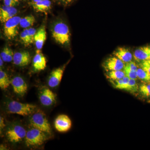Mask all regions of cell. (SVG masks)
Instances as JSON below:
<instances>
[{
  "mask_svg": "<svg viewBox=\"0 0 150 150\" xmlns=\"http://www.w3.org/2000/svg\"><path fill=\"white\" fill-rule=\"evenodd\" d=\"M134 57L137 62H141L150 59V46H142L134 51Z\"/></svg>",
  "mask_w": 150,
  "mask_h": 150,
  "instance_id": "obj_15",
  "label": "cell"
},
{
  "mask_svg": "<svg viewBox=\"0 0 150 150\" xmlns=\"http://www.w3.org/2000/svg\"><path fill=\"white\" fill-rule=\"evenodd\" d=\"M123 71L125 73L126 76L128 77L130 79H134L136 80L138 78L137 71H132L125 67H124Z\"/></svg>",
  "mask_w": 150,
  "mask_h": 150,
  "instance_id": "obj_28",
  "label": "cell"
},
{
  "mask_svg": "<svg viewBox=\"0 0 150 150\" xmlns=\"http://www.w3.org/2000/svg\"><path fill=\"white\" fill-rule=\"evenodd\" d=\"M66 65L52 71L48 78V84L50 87L56 88L61 83L66 68Z\"/></svg>",
  "mask_w": 150,
  "mask_h": 150,
  "instance_id": "obj_11",
  "label": "cell"
},
{
  "mask_svg": "<svg viewBox=\"0 0 150 150\" xmlns=\"http://www.w3.org/2000/svg\"><path fill=\"white\" fill-rule=\"evenodd\" d=\"M139 91L142 96L150 98V82H144L139 87Z\"/></svg>",
  "mask_w": 150,
  "mask_h": 150,
  "instance_id": "obj_24",
  "label": "cell"
},
{
  "mask_svg": "<svg viewBox=\"0 0 150 150\" xmlns=\"http://www.w3.org/2000/svg\"><path fill=\"white\" fill-rule=\"evenodd\" d=\"M52 37L57 43L62 46L69 44L71 33L69 26L65 23L58 21L54 23L51 27Z\"/></svg>",
  "mask_w": 150,
  "mask_h": 150,
  "instance_id": "obj_1",
  "label": "cell"
},
{
  "mask_svg": "<svg viewBox=\"0 0 150 150\" xmlns=\"http://www.w3.org/2000/svg\"><path fill=\"white\" fill-rule=\"evenodd\" d=\"M72 126V121L68 115L62 114L56 118L54 122L55 129L59 132L69 131Z\"/></svg>",
  "mask_w": 150,
  "mask_h": 150,
  "instance_id": "obj_10",
  "label": "cell"
},
{
  "mask_svg": "<svg viewBox=\"0 0 150 150\" xmlns=\"http://www.w3.org/2000/svg\"><path fill=\"white\" fill-rule=\"evenodd\" d=\"M123 90L134 93L138 92L139 90V87L137 84L136 80L130 79L129 82L126 85Z\"/></svg>",
  "mask_w": 150,
  "mask_h": 150,
  "instance_id": "obj_26",
  "label": "cell"
},
{
  "mask_svg": "<svg viewBox=\"0 0 150 150\" xmlns=\"http://www.w3.org/2000/svg\"><path fill=\"white\" fill-rule=\"evenodd\" d=\"M21 18L15 16L5 23L4 26V33L6 38L12 40L16 37L18 33Z\"/></svg>",
  "mask_w": 150,
  "mask_h": 150,
  "instance_id": "obj_6",
  "label": "cell"
},
{
  "mask_svg": "<svg viewBox=\"0 0 150 150\" xmlns=\"http://www.w3.org/2000/svg\"><path fill=\"white\" fill-rule=\"evenodd\" d=\"M33 67L35 71H43L46 67V60L40 50H36L33 59Z\"/></svg>",
  "mask_w": 150,
  "mask_h": 150,
  "instance_id": "obj_13",
  "label": "cell"
},
{
  "mask_svg": "<svg viewBox=\"0 0 150 150\" xmlns=\"http://www.w3.org/2000/svg\"><path fill=\"white\" fill-rule=\"evenodd\" d=\"M24 127L18 123H14L8 126L6 131V137L10 142L16 144L22 141L26 136Z\"/></svg>",
  "mask_w": 150,
  "mask_h": 150,
  "instance_id": "obj_5",
  "label": "cell"
},
{
  "mask_svg": "<svg viewBox=\"0 0 150 150\" xmlns=\"http://www.w3.org/2000/svg\"><path fill=\"white\" fill-rule=\"evenodd\" d=\"M125 64L124 62L114 56L106 59L103 64L102 66L106 71L108 72L123 70Z\"/></svg>",
  "mask_w": 150,
  "mask_h": 150,
  "instance_id": "obj_9",
  "label": "cell"
},
{
  "mask_svg": "<svg viewBox=\"0 0 150 150\" xmlns=\"http://www.w3.org/2000/svg\"><path fill=\"white\" fill-rule=\"evenodd\" d=\"M115 57L121 60L125 64L131 62L133 56L131 52L128 48L124 47L117 48L113 53Z\"/></svg>",
  "mask_w": 150,
  "mask_h": 150,
  "instance_id": "obj_16",
  "label": "cell"
},
{
  "mask_svg": "<svg viewBox=\"0 0 150 150\" xmlns=\"http://www.w3.org/2000/svg\"><path fill=\"white\" fill-rule=\"evenodd\" d=\"M20 37L21 40L23 44H24L25 46L27 47V46H29L30 44H31L29 33H28V28H25L21 33Z\"/></svg>",
  "mask_w": 150,
  "mask_h": 150,
  "instance_id": "obj_27",
  "label": "cell"
},
{
  "mask_svg": "<svg viewBox=\"0 0 150 150\" xmlns=\"http://www.w3.org/2000/svg\"><path fill=\"white\" fill-rule=\"evenodd\" d=\"M31 57L27 51H19L14 54L13 62L14 64L20 67H24L29 64Z\"/></svg>",
  "mask_w": 150,
  "mask_h": 150,
  "instance_id": "obj_12",
  "label": "cell"
},
{
  "mask_svg": "<svg viewBox=\"0 0 150 150\" xmlns=\"http://www.w3.org/2000/svg\"><path fill=\"white\" fill-rule=\"evenodd\" d=\"M35 21V17L32 15L27 16L21 19L20 22V26L25 29L27 28L33 26Z\"/></svg>",
  "mask_w": 150,
  "mask_h": 150,
  "instance_id": "obj_20",
  "label": "cell"
},
{
  "mask_svg": "<svg viewBox=\"0 0 150 150\" xmlns=\"http://www.w3.org/2000/svg\"><path fill=\"white\" fill-rule=\"evenodd\" d=\"M140 68L150 73V59L140 62Z\"/></svg>",
  "mask_w": 150,
  "mask_h": 150,
  "instance_id": "obj_29",
  "label": "cell"
},
{
  "mask_svg": "<svg viewBox=\"0 0 150 150\" xmlns=\"http://www.w3.org/2000/svg\"><path fill=\"white\" fill-rule=\"evenodd\" d=\"M18 11L14 7L4 6L0 8V21L5 23L9 20L16 16Z\"/></svg>",
  "mask_w": 150,
  "mask_h": 150,
  "instance_id": "obj_14",
  "label": "cell"
},
{
  "mask_svg": "<svg viewBox=\"0 0 150 150\" xmlns=\"http://www.w3.org/2000/svg\"><path fill=\"white\" fill-rule=\"evenodd\" d=\"M74 0H58L59 3L64 6H67L72 2Z\"/></svg>",
  "mask_w": 150,
  "mask_h": 150,
  "instance_id": "obj_34",
  "label": "cell"
},
{
  "mask_svg": "<svg viewBox=\"0 0 150 150\" xmlns=\"http://www.w3.org/2000/svg\"><path fill=\"white\" fill-rule=\"evenodd\" d=\"M14 53L7 47H5L1 53V57L5 62H11L13 60Z\"/></svg>",
  "mask_w": 150,
  "mask_h": 150,
  "instance_id": "obj_21",
  "label": "cell"
},
{
  "mask_svg": "<svg viewBox=\"0 0 150 150\" xmlns=\"http://www.w3.org/2000/svg\"><path fill=\"white\" fill-rule=\"evenodd\" d=\"M6 125L4 123V120L2 116H0V130H1V131L5 127Z\"/></svg>",
  "mask_w": 150,
  "mask_h": 150,
  "instance_id": "obj_33",
  "label": "cell"
},
{
  "mask_svg": "<svg viewBox=\"0 0 150 150\" xmlns=\"http://www.w3.org/2000/svg\"><path fill=\"white\" fill-rule=\"evenodd\" d=\"M108 77L111 80H116L124 77L125 75L123 71H113L108 72Z\"/></svg>",
  "mask_w": 150,
  "mask_h": 150,
  "instance_id": "obj_25",
  "label": "cell"
},
{
  "mask_svg": "<svg viewBox=\"0 0 150 150\" xmlns=\"http://www.w3.org/2000/svg\"><path fill=\"white\" fill-rule=\"evenodd\" d=\"M6 149L7 148H6L5 146H4V145H1L0 146V150H7Z\"/></svg>",
  "mask_w": 150,
  "mask_h": 150,
  "instance_id": "obj_35",
  "label": "cell"
},
{
  "mask_svg": "<svg viewBox=\"0 0 150 150\" xmlns=\"http://www.w3.org/2000/svg\"><path fill=\"white\" fill-rule=\"evenodd\" d=\"M4 61H3V59L1 57H0V66L1 67H3V64H4Z\"/></svg>",
  "mask_w": 150,
  "mask_h": 150,
  "instance_id": "obj_36",
  "label": "cell"
},
{
  "mask_svg": "<svg viewBox=\"0 0 150 150\" xmlns=\"http://www.w3.org/2000/svg\"><path fill=\"white\" fill-rule=\"evenodd\" d=\"M11 84V81L6 73L1 69L0 70V87L2 90L7 88Z\"/></svg>",
  "mask_w": 150,
  "mask_h": 150,
  "instance_id": "obj_19",
  "label": "cell"
},
{
  "mask_svg": "<svg viewBox=\"0 0 150 150\" xmlns=\"http://www.w3.org/2000/svg\"><path fill=\"white\" fill-rule=\"evenodd\" d=\"M31 6L36 12L46 13L51 8V2L50 0H43L38 2L31 3Z\"/></svg>",
  "mask_w": 150,
  "mask_h": 150,
  "instance_id": "obj_18",
  "label": "cell"
},
{
  "mask_svg": "<svg viewBox=\"0 0 150 150\" xmlns=\"http://www.w3.org/2000/svg\"><path fill=\"white\" fill-rule=\"evenodd\" d=\"M30 126L44 132L47 134H51V125L46 118V114L40 110H38L33 113L29 118Z\"/></svg>",
  "mask_w": 150,
  "mask_h": 150,
  "instance_id": "obj_3",
  "label": "cell"
},
{
  "mask_svg": "<svg viewBox=\"0 0 150 150\" xmlns=\"http://www.w3.org/2000/svg\"><path fill=\"white\" fill-rule=\"evenodd\" d=\"M130 80V78L125 76L124 77L120 79L110 81L112 82V84L115 88L123 90L129 82Z\"/></svg>",
  "mask_w": 150,
  "mask_h": 150,
  "instance_id": "obj_22",
  "label": "cell"
},
{
  "mask_svg": "<svg viewBox=\"0 0 150 150\" xmlns=\"http://www.w3.org/2000/svg\"><path fill=\"white\" fill-rule=\"evenodd\" d=\"M137 76L144 82H150V73L141 68L137 70Z\"/></svg>",
  "mask_w": 150,
  "mask_h": 150,
  "instance_id": "obj_23",
  "label": "cell"
},
{
  "mask_svg": "<svg viewBox=\"0 0 150 150\" xmlns=\"http://www.w3.org/2000/svg\"><path fill=\"white\" fill-rule=\"evenodd\" d=\"M14 92L18 96L22 97L27 92L28 86L24 79L20 76H15L11 81Z\"/></svg>",
  "mask_w": 150,
  "mask_h": 150,
  "instance_id": "obj_8",
  "label": "cell"
},
{
  "mask_svg": "<svg viewBox=\"0 0 150 150\" xmlns=\"http://www.w3.org/2000/svg\"><path fill=\"white\" fill-rule=\"evenodd\" d=\"M1 1H2V0H1Z\"/></svg>",
  "mask_w": 150,
  "mask_h": 150,
  "instance_id": "obj_39",
  "label": "cell"
},
{
  "mask_svg": "<svg viewBox=\"0 0 150 150\" xmlns=\"http://www.w3.org/2000/svg\"><path fill=\"white\" fill-rule=\"evenodd\" d=\"M28 33H29L30 39L31 44L34 42V37L37 32V30L33 28H28Z\"/></svg>",
  "mask_w": 150,
  "mask_h": 150,
  "instance_id": "obj_31",
  "label": "cell"
},
{
  "mask_svg": "<svg viewBox=\"0 0 150 150\" xmlns=\"http://www.w3.org/2000/svg\"><path fill=\"white\" fill-rule=\"evenodd\" d=\"M125 67L128 68L129 69L132 70V71H137L138 69L136 63L135 62H132V61L129 62V63H126L125 64Z\"/></svg>",
  "mask_w": 150,
  "mask_h": 150,
  "instance_id": "obj_32",
  "label": "cell"
},
{
  "mask_svg": "<svg viewBox=\"0 0 150 150\" xmlns=\"http://www.w3.org/2000/svg\"><path fill=\"white\" fill-rule=\"evenodd\" d=\"M43 1V0H33V2H38L40 1Z\"/></svg>",
  "mask_w": 150,
  "mask_h": 150,
  "instance_id": "obj_37",
  "label": "cell"
},
{
  "mask_svg": "<svg viewBox=\"0 0 150 150\" xmlns=\"http://www.w3.org/2000/svg\"><path fill=\"white\" fill-rule=\"evenodd\" d=\"M47 135L39 129L32 127L26 133L25 138V145L30 147L41 146L48 139Z\"/></svg>",
  "mask_w": 150,
  "mask_h": 150,
  "instance_id": "obj_4",
  "label": "cell"
},
{
  "mask_svg": "<svg viewBox=\"0 0 150 150\" xmlns=\"http://www.w3.org/2000/svg\"><path fill=\"white\" fill-rule=\"evenodd\" d=\"M39 98L41 104L47 107L53 105L56 101L55 94L46 87H43L40 89Z\"/></svg>",
  "mask_w": 150,
  "mask_h": 150,
  "instance_id": "obj_7",
  "label": "cell"
},
{
  "mask_svg": "<svg viewBox=\"0 0 150 150\" xmlns=\"http://www.w3.org/2000/svg\"><path fill=\"white\" fill-rule=\"evenodd\" d=\"M4 5L8 6L15 7L18 5L19 0H4Z\"/></svg>",
  "mask_w": 150,
  "mask_h": 150,
  "instance_id": "obj_30",
  "label": "cell"
},
{
  "mask_svg": "<svg viewBox=\"0 0 150 150\" xmlns=\"http://www.w3.org/2000/svg\"><path fill=\"white\" fill-rule=\"evenodd\" d=\"M36 105L29 103L11 100L7 103L6 110L8 113L16 114L22 116H28L35 112Z\"/></svg>",
  "mask_w": 150,
  "mask_h": 150,
  "instance_id": "obj_2",
  "label": "cell"
},
{
  "mask_svg": "<svg viewBox=\"0 0 150 150\" xmlns=\"http://www.w3.org/2000/svg\"><path fill=\"white\" fill-rule=\"evenodd\" d=\"M46 39V31L45 26L41 25L38 29L34 37V42L36 48L41 50Z\"/></svg>",
  "mask_w": 150,
  "mask_h": 150,
  "instance_id": "obj_17",
  "label": "cell"
},
{
  "mask_svg": "<svg viewBox=\"0 0 150 150\" xmlns=\"http://www.w3.org/2000/svg\"><path fill=\"white\" fill-rule=\"evenodd\" d=\"M24 1H28V0H24Z\"/></svg>",
  "mask_w": 150,
  "mask_h": 150,
  "instance_id": "obj_38",
  "label": "cell"
}]
</instances>
